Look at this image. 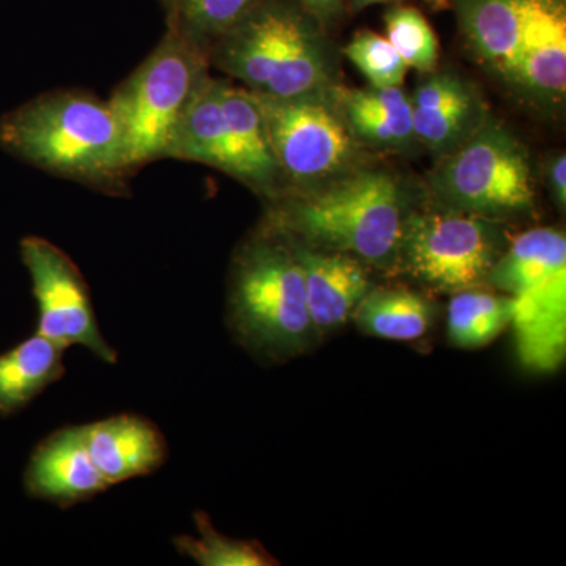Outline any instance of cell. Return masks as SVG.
<instances>
[{
	"label": "cell",
	"instance_id": "6da1fadb",
	"mask_svg": "<svg viewBox=\"0 0 566 566\" xmlns=\"http://www.w3.org/2000/svg\"><path fill=\"white\" fill-rule=\"evenodd\" d=\"M465 46L521 106L557 114L566 96V0H452Z\"/></svg>",
	"mask_w": 566,
	"mask_h": 566
},
{
	"label": "cell",
	"instance_id": "7a4b0ae2",
	"mask_svg": "<svg viewBox=\"0 0 566 566\" xmlns=\"http://www.w3.org/2000/svg\"><path fill=\"white\" fill-rule=\"evenodd\" d=\"M406 214L394 175L353 169L281 200L266 230L308 248L387 266L397 259Z\"/></svg>",
	"mask_w": 566,
	"mask_h": 566
},
{
	"label": "cell",
	"instance_id": "3957f363",
	"mask_svg": "<svg viewBox=\"0 0 566 566\" xmlns=\"http://www.w3.org/2000/svg\"><path fill=\"white\" fill-rule=\"evenodd\" d=\"M0 147L46 172L106 185L128 172L122 123L111 102L48 93L0 118Z\"/></svg>",
	"mask_w": 566,
	"mask_h": 566
},
{
	"label": "cell",
	"instance_id": "277c9868",
	"mask_svg": "<svg viewBox=\"0 0 566 566\" xmlns=\"http://www.w3.org/2000/svg\"><path fill=\"white\" fill-rule=\"evenodd\" d=\"M229 323L245 348L268 360L290 359L314 342L303 271L281 234L266 230L234 260Z\"/></svg>",
	"mask_w": 566,
	"mask_h": 566
},
{
	"label": "cell",
	"instance_id": "5b68a950",
	"mask_svg": "<svg viewBox=\"0 0 566 566\" xmlns=\"http://www.w3.org/2000/svg\"><path fill=\"white\" fill-rule=\"evenodd\" d=\"M214 62L245 88L292 98L335 85L329 55L314 24L283 3H264L219 39Z\"/></svg>",
	"mask_w": 566,
	"mask_h": 566
},
{
	"label": "cell",
	"instance_id": "8992f818",
	"mask_svg": "<svg viewBox=\"0 0 566 566\" xmlns=\"http://www.w3.org/2000/svg\"><path fill=\"white\" fill-rule=\"evenodd\" d=\"M428 189L436 208L497 221L535 208L526 147L490 115L455 150L439 158L428 177Z\"/></svg>",
	"mask_w": 566,
	"mask_h": 566
},
{
	"label": "cell",
	"instance_id": "52a82bcc",
	"mask_svg": "<svg viewBox=\"0 0 566 566\" xmlns=\"http://www.w3.org/2000/svg\"><path fill=\"white\" fill-rule=\"evenodd\" d=\"M202 44L170 22L169 32L111 99L129 169L167 156L182 109L207 76Z\"/></svg>",
	"mask_w": 566,
	"mask_h": 566
},
{
	"label": "cell",
	"instance_id": "ba28073f",
	"mask_svg": "<svg viewBox=\"0 0 566 566\" xmlns=\"http://www.w3.org/2000/svg\"><path fill=\"white\" fill-rule=\"evenodd\" d=\"M504 249L502 221L434 207L406 214L395 263L436 292L455 294L486 283Z\"/></svg>",
	"mask_w": 566,
	"mask_h": 566
},
{
	"label": "cell",
	"instance_id": "9c48e42d",
	"mask_svg": "<svg viewBox=\"0 0 566 566\" xmlns=\"http://www.w3.org/2000/svg\"><path fill=\"white\" fill-rule=\"evenodd\" d=\"M334 87L292 98L252 92L279 172L297 189L349 172L359 156L360 144L346 125Z\"/></svg>",
	"mask_w": 566,
	"mask_h": 566
},
{
	"label": "cell",
	"instance_id": "30bf717a",
	"mask_svg": "<svg viewBox=\"0 0 566 566\" xmlns=\"http://www.w3.org/2000/svg\"><path fill=\"white\" fill-rule=\"evenodd\" d=\"M20 251L35 297L36 334L63 349L82 346L104 364H117L118 353L99 329L87 282L69 253L41 237L22 238Z\"/></svg>",
	"mask_w": 566,
	"mask_h": 566
},
{
	"label": "cell",
	"instance_id": "8fae6325",
	"mask_svg": "<svg viewBox=\"0 0 566 566\" xmlns=\"http://www.w3.org/2000/svg\"><path fill=\"white\" fill-rule=\"evenodd\" d=\"M24 488L32 499L61 509L91 501L111 488L93 463L84 424L63 427L33 449Z\"/></svg>",
	"mask_w": 566,
	"mask_h": 566
},
{
	"label": "cell",
	"instance_id": "7c38bea8",
	"mask_svg": "<svg viewBox=\"0 0 566 566\" xmlns=\"http://www.w3.org/2000/svg\"><path fill=\"white\" fill-rule=\"evenodd\" d=\"M412 93L416 140L434 155L463 144L486 118L485 104L469 82L449 71L427 73Z\"/></svg>",
	"mask_w": 566,
	"mask_h": 566
},
{
	"label": "cell",
	"instance_id": "4fadbf2b",
	"mask_svg": "<svg viewBox=\"0 0 566 566\" xmlns=\"http://www.w3.org/2000/svg\"><path fill=\"white\" fill-rule=\"evenodd\" d=\"M286 241L303 271L308 314L316 335L334 333L352 319L354 308L374 289L364 263L346 253Z\"/></svg>",
	"mask_w": 566,
	"mask_h": 566
},
{
	"label": "cell",
	"instance_id": "5bb4252c",
	"mask_svg": "<svg viewBox=\"0 0 566 566\" xmlns=\"http://www.w3.org/2000/svg\"><path fill=\"white\" fill-rule=\"evenodd\" d=\"M84 431L93 463L109 486L150 475L169 457L163 431L144 416H111L84 424Z\"/></svg>",
	"mask_w": 566,
	"mask_h": 566
},
{
	"label": "cell",
	"instance_id": "9a60e30c",
	"mask_svg": "<svg viewBox=\"0 0 566 566\" xmlns=\"http://www.w3.org/2000/svg\"><path fill=\"white\" fill-rule=\"evenodd\" d=\"M226 118V169L238 180L259 191H273L281 177L264 128L262 109L245 87L221 81Z\"/></svg>",
	"mask_w": 566,
	"mask_h": 566
},
{
	"label": "cell",
	"instance_id": "2e32d148",
	"mask_svg": "<svg viewBox=\"0 0 566 566\" xmlns=\"http://www.w3.org/2000/svg\"><path fill=\"white\" fill-rule=\"evenodd\" d=\"M512 300V326L521 363L528 370H557L566 352V274Z\"/></svg>",
	"mask_w": 566,
	"mask_h": 566
},
{
	"label": "cell",
	"instance_id": "e0dca14e",
	"mask_svg": "<svg viewBox=\"0 0 566 566\" xmlns=\"http://www.w3.org/2000/svg\"><path fill=\"white\" fill-rule=\"evenodd\" d=\"M349 132L359 144L405 150L416 140L411 99L400 87H334Z\"/></svg>",
	"mask_w": 566,
	"mask_h": 566
},
{
	"label": "cell",
	"instance_id": "ac0fdd59",
	"mask_svg": "<svg viewBox=\"0 0 566 566\" xmlns=\"http://www.w3.org/2000/svg\"><path fill=\"white\" fill-rule=\"evenodd\" d=\"M565 273V233L553 227H538L517 234L505 245L486 283L506 296L517 297Z\"/></svg>",
	"mask_w": 566,
	"mask_h": 566
},
{
	"label": "cell",
	"instance_id": "d6986e66",
	"mask_svg": "<svg viewBox=\"0 0 566 566\" xmlns=\"http://www.w3.org/2000/svg\"><path fill=\"white\" fill-rule=\"evenodd\" d=\"M65 349L36 334L0 354V417L22 411L65 375Z\"/></svg>",
	"mask_w": 566,
	"mask_h": 566
},
{
	"label": "cell",
	"instance_id": "ffe728a7",
	"mask_svg": "<svg viewBox=\"0 0 566 566\" xmlns=\"http://www.w3.org/2000/svg\"><path fill=\"white\" fill-rule=\"evenodd\" d=\"M167 156L226 169L221 81L212 80L207 74L197 84L175 126Z\"/></svg>",
	"mask_w": 566,
	"mask_h": 566
},
{
	"label": "cell",
	"instance_id": "44dd1931",
	"mask_svg": "<svg viewBox=\"0 0 566 566\" xmlns=\"http://www.w3.org/2000/svg\"><path fill=\"white\" fill-rule=\"evenodd\" d=\"M352 318L371 337L411 342L430 329L433 305L411 290L371 289L354 308Z\"/></svg>",
	"mask_w": 566,
	"mask_h": 566
},
{
	"label": "cell",
	"instance_id": "7402d4cb",
	"mask_svg": "<svg viewBox=\"0 0 566 566\" xmlns=\"http://www.w3.org/2000/svg\"><path fill=\"white\" fill-rule=\"evenodd\" d=\"M513 303L506 294L479 289L455 293L447 315V335L457 348L475 349L490 345L512 324Z\"/></svg>",
	"mask_w": 566,
	"mask_h": 566
},
{
	"label": "cell",
	"instance_id": "603a6c76",
	"mask_svg": "<svg viewBox=\"0 0 566 566\" xmlns=\"http://www.w3.org/2000/svg\"><path fill=\"white\" fill-rule=\"evenodd\" d=\"M197 535H178L174 545L181 556L192 558L202 566H271L279 565L259 542L234 539L222 535L212 526L210 516L203 512L193 515Z\"/></svg>",
	"mask_w": 566,
	"mask_h": 566
},
{
	"label": "cell",
	"instance_id": "cb8c5ba5",
	"mask_svg": "<svg viewBox=\"0 0 566 566\" xmlns=\"http://www.w3.org/2000/svg\"><path fill=\"white\" fill-rule=\"evenodd\" d=\"M263 0H180L172 11V22L188 33L191 39L203 41L219 40L253 11Z\"/></svg>",
	"mask_w": 566,
	"mask_h": 566
},
{
	"label": "cell",
	"instance_id": "d4e9b609",
	"mask_svg": "<svg viewBox=\"0 0 566 566\" xmlns=\"http://www.w3.org/2000/svg\"><path fill=\"white\" fill-rule=\"evenodd\" d=\"M385 21L387 39L408 69L424 74L436 70L439 59L438 39L419 10L412 7H395L387 11Z\"/></svg>",
	"mask_w": 566,
	"mask_h": 566
},
{
	"label": "cell",
	"instance_id": "484cf974",
	"mask_svg": "<svg viewBox=\"0 0 566 566\" xmlns=\"http://www.w3.org/2000/svg\"><path fill=\"white\" fill-rule=\"evenodd\" d=\"M346 57L367 77L374 87H400L408 65L387 36L357 32L345 48Z\"/></svg>",
	"mask_w": 566,
	"mask_h": 566
},
{
	"label": "cell",
	"instance_id": "4316f807",
	"mask_svg": "<svg viewBox=\"0 0 566 566\" xmlns=\"http://www.w3.org/2000/svg\"><path fill=\"white\" fill-rule=\"evenodd\" d=\"M547 185L556 200L557 207L564 210L566 205V156L565 153H557L546 166Z\"/></svg>",
	"mask_w": 566,
	"mask_h": 566
},
{
	"label": "cell",
	"instance_id": "83f0119b",
	"mask_svg": "<svg viewBox=\"0 0 566 566\" xmlns=\"http://www.w3.org/2000/svg\"><path fill=\"white\" fill-rule=\"evenodd\" d=\"M305 9L318 21H331L342 9V0H303Z\"/></svg>",
	"mask_w": 566,
	"mask_h": 566
},
{
	"label": "cell",
	"instance_id": "f1b7e54d",
	"mask_svg": "<svg viewBox=\"0 0 566 566\" xmlns=\"http://www.w3.org/2000/svg\"><path fill=\"white\" fill-rule=\"evenodd\" d=\"M387 2V0H353L354 9L360 10L365 7L375 6V3Z\"/></svg>",
	"mask_w": 566,
	"mask_h": 566
},
{
	"label": "cell",
	"instance_id": "f546056e",
	"mask_svg": "<svg viewBox=\"0 0 566 566\" xmlns=\"http://www.w3.org/2000/svg\"><path fill=\"white\" fill-rule=\"evenodd\" d=\"M164 3L169 7L170 13H172V11L177 9L178 3H180V0H164Z\"/></svg>",
	"mask_w": 566,
	"mask_h": 566
}]
</instances>
